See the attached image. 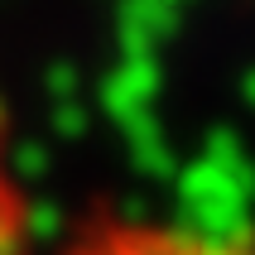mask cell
Masks as SVG:
<instances>
[{"mask_svg": "<svg viewBox=\"0 0 255 255\" xmlns=\"http://www.w3.org/2000/svg\"><path fill=\"white\" fill-rule=\"evenodd\" d=\"M63 255H255V236L101 212L68 236Z\"/></svg>", "mask_w": 255, "mask_h": 255, "instance_id": "1", "label": "cell"}]
</instances>
